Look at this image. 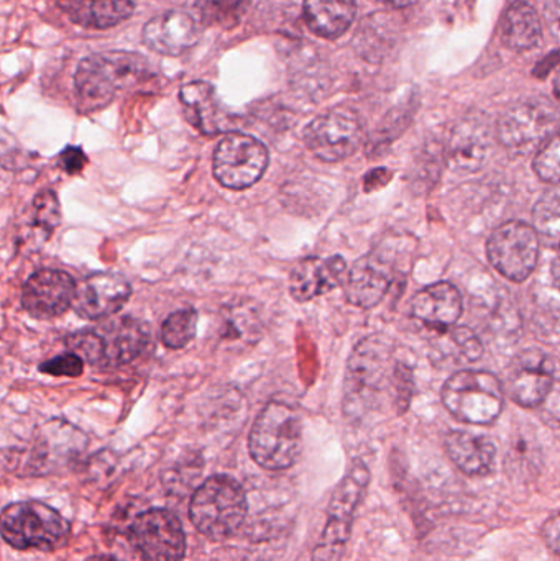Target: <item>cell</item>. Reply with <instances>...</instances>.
Listing matches in <instances>:
<instances>
[{"label":"cell","mask_w":560,"mask_h":561,"mask_svg":"<svg viewBox=\"0 0 560 561\" xmlns=\"http://www.w3.org/2000/svg\"><path fill=\"white\" fill-rule=\"evenodd\" d=\"M148 76L147 59L137 53L108 51L82 59L75 88L82 111H99L114 101L118 91L134 88Z\"/></svg>","instance_id":"obj_1"},{"label":"cell","mask_w":560,"mask_h":561,"mask_svg":"<svg viewBox=\"0 0 560 561\" xmlns=\"http://www.w3.org/2000/svg\"><path fill=\"white\" fill-rule=\"evenodd\" d=\"M301 448L302 424L298 412L286 402H270L250 432L253 461L265 470H288L298 461Z\"/></svg>","instance_id":"obj_2"},{"label":"cell","mask_w":560,"mask_h":561,"mask_svg":"<svg viewBox=\"0 0 560 561\" xmlns=\"http://www.w3.org/2000/svg\"><path fill=\"white\" fill-rule=\"evenodd\" d=\"M249 511L245 490L227 474H216L201 484L191 500L193 526L207 539L226 540L242 526Z\"/></svg>","instance_id":"obj_3"},{"label":"cell","mask_w":560,"mask_h":561,"mask_svg":"<svg viewBox=\"0 0 560 561\" xmlns=\"http://www.w3.org/2000/svg\"><path fill=\"white\" fill-rule=\"evenodd\" d=\"M0 527L7 546L39 552L61 549L71 534V526L58 511L33 500L3 507Z\"/></svg>","instance_id":"obj_4"},{"label":"cell","mask_w":560,"mask_h":561,"mask_svg":"<svg viewBox=\"0 0 560 561\" xmlns=\"http://www.w3.org/2000/svg\"><path fill=\"white\" fill-rule=\"evenodd\" d=\"M370 484V471L364 461L352 463L344 480L335 488L328 507V523L316 543L312 561H341L351 540L355 513Z\"/></svg>","instance_id":"obj_5"},{"label":"cell","mask_w":560,"mask_h":561,"mask_svg":"<svg viewBox=\"0 0 560 561\" xmlns=\"http://www.w3.org/2000/svg\"><path fill=\"white\" fill-rule=\"evenodd\" d=\"M443 402L457 419L473 425L493 424L505 404V386L493 373H456L443 388Z\"/></svg>","instance_id":"obj_6"},{"label":"cell","mask_w":560,"mask_h":561,"mask_svg":"<svg viewBox=\"0 0 560 561\" xmlns=\"http://www.w3.org/2000/svg\"><path fill=\"white\" fill-rule=\"evenodd\" d=\"M558 108L545 99L519 102L500 118L496 137L515 154L538 153L559 130Z\"/></svg>","instance_id":"obj_7"},{"label":"cell","mask_w":560,"mask_h":561,"mask_svg":"<svg viewBox=\"0 0 560 561\" xmlns=\"http://www.w3.org/2000/svg\"><path fill=\"white\" fill-rule=\"evenodd\" d=\"M541 239L535 227L522 220L503 224L490 236L487 255L493 268L506 279L523 283L533 275L539 260Z\"/></svg>","instance_id":"obj_8"},{"label":"cell","mask_w":560,"mask_h":561,"mask_svg":"<svg viewBox=\"0 0 560 561\" xmlns=\"http://www.w3.org/2000/svg\"><path fill=\"white\" fill-rule=\"evenodd\" d=\"M308 150L325 163L347 160L361 148L364 127L351 108L339 107L316 117L302 134Z\"/></svg>","instance_id":"obj_9"},{"label":"cell","mask_w":560,"mask_h":561,"mask_svg":"<svg viewBox=\"0 0 560 561\" xmlns=\"http://www.w3.org/2000/svg\"><path fill=\"white\" fill-rule=\"evenodd\" d=\"M268 160V150L262 141L250 135L229 134L214 153V176L227 190H247L262 180Z\"/></svg>","instance_id":"obj_10"},{"label":"cell","mask_w":560,"mask_h":561,"mask_svg":"<svg viewBox=\"0 0 560 561\" xmlns=\"http://www.w3.org/2000/svg\"><path fill=\"white\" fill-rule=\"evenodd\" d=\"M128 540L147 561H183L186 557V534L176 514L168 510L138 514L128 529Z\"/></svg>","instance_id":"obj_11"},{"label":"cell","mask_w":560,"mask_h":561,"mask_svg":"<svg viewBox=\"0 0 560 561\" xmlns=\"http://www.w3.org/2000/svg\"><path fill=\"white\" fill-rule=\"evenodd\" d=\"M556 381L555 362L539 350H526L510 365L505 391L523 408H541Z\"/></svg>","instance_id":"obj_12"},{"label":"cell","mask_w":560,"mask_h":561,"mask_svg":"<svg viewBox=\"0 0 560 561\" xmlns=\"http://www.w3.org/2000/svg\"><path fill=\"white\" fill-rule=\"evenodd\" d=\"M85 447L81 431L68 422L52 421L38 428L26 454V473L48 474L75 460Z\"/></svg>","instance_id":"obj_13"},{"label":"cell","mask_w":560,"mask_h":561,"mask_svg":"<svg viewBox=\"0 0 560 561\" xmlns=\"http://www.w3.org/2000/svg\"><path fill=\"white\" fill-rule=\"evenodd\" d=\"M393 348L384 336H368L355 346L347 368V392L355 398L374 396L384 388L385 382L393 381L391 366Z\"/></svg>","instance_id":"obj_14"},{"label":"cell","mask_w":560,"mask_h":561,"mask_svg":"<svg viewBox=\"0 0 560 561\" xmlns=\"http://www.w3.org/2000/svg\"><path fill=\"white\" fill-rule=\"evenodd\" d=\"M76 290L75 279L68 273L39 270L23 286L22 306L35 319H55L75 304Z\"/></svg>","instance_id":"obj_15"},{"label":"cell","mask_w":560,"mask_h":561,"mask_svg":"<svg viewBox=\"0 0 560 561\" xmlns=\"http://www.w3.org/2000/svg\"><path fill=\"white\" fill-rule=\"evenodd\" d=\"M493 148V130L489 118L473 114L454 127L447 145V163L456 173L479 171L489 160Z\"/></svg>","instance_id":"obj_16"},{"label":"cell","mask_w":560,"mask_h":561,"mask_svg":"<svg viewBox=\"0 0 560 561\" xmlns=\"http://www.w3.org/2000/svg\"><path fill=\"white\" fill-rule=\"evenodd\" d=\"M130 294V284L124 276L95 273L79 284L72 306L84 319H107L122 309Z\"/></svg>","instance_id":"obj_17"},{"label":"cell","mask_w":560,"mask_h":561,"mask_svg":"<svg viewBox=\"0 0 560 561\" xmlns=\"http://www.w3.org/2000/svg\"><path fill=\"white\" fill-rule=\"evenodd\" d=\"M101 339L102 368L124 366L144 355L150 343V330L140 320L122 317L95 330Z\"/></svg>","instance_id":"obj_18"},{"label":"cell","mask_w":560,"mask_h":561,"mask_svg":"<svg viewBox=\"0 0 560 561\" xmlns=\"http://www.w3.org/2000/svg\"><path fill=\"white\" fill-rule=\"evenodd\" d=\"M199 38L201 26L196 19L178 10L153 16L144 28L145 45L161 55H181L193 48Z\"/></svg>","instance_id":"obj_19"},{"label":"cell","mask_w":560,"mask_h":561,"mask_svg":"<svg viewBox=\"0 0 560 561\" xmlns=\"http://www.w3.org/2000/svg\"><path fill=\"white\" fill-rule=\"evenodd\" d=\"M347 263L342 256H309L296 265L289 276V293L298 302H308L347 280Z\"/></svg>","instance_id":"obj_20"},{"label":"cell","mask_w":560,"mask_h":561,"mask_svg":"<svg viewBox=\"0 0 560 561\" xmlns=\"http://www.w3.org/2000/svg\"><path fill=\"white\" fill-rule=\"evenodd\" d=\"M411 310L424 325L444 333L453 329L462 316V294L453 283L439 280L416 294Z\"/></svg>","instance_id":"obj_21"},{"label":"cell","mask_w":560,"mask_h":561,"mask_svg":"<svg viewBox=\"0 0 560 561\" xmlns=\"http://www.w3.org/2000/svg\"><path fill=\"white\" fill-rule=\"evenodd\" d=\"M391 284V268L378 255H367L355 263L345 280L348 302L362 309L378 306Z\"/></svg>","instance_id":"obj_22"},{"label":"cell","mask_w":560,"mask_h":561,"mask_svg":"<svg viewBox=\"0 0 560 561\" xmlns=\"http://www.w3.org/2000/svg\"><path fill=\"white\" fill-rule=\"evenodd\" d=\"M446 451L467 477H487L495 470L496 445L485 435L454 431L447 434Z\"/></svg>","instance_id":"obj_23"},{"label":"cell","mask_w":560,"mask_h":561,"mask_svg":"<svg viewBox=\"0 0 560 561\" xmlns=\"http://www.w3.org/2000/svg\"><path fill=\"white\" fill-rule=\"evenodd\" d=\"M184 117L204 135H216L224 128V112L213 85L196 81L180 92Z\"/></svg>","instance_id":"obj_24"},{"label":"cell","mask_w":560,"mask_h":561,"mask_svg":"<svg viewBox=\"0 0 560 561\" xmlns=\"http://www.w3.org/2000/svg\"><path fill=\"white\" fill-rule=\"evenodd\" d=\"M58 3L72 22L89 28L118 25L135 9V0H58Z\"/></svg>","instance_id":"obj_25"},{"label":"cell","mask_w":560,"mask_h":561,"mask_svg":"<svg viewBox=\"0 0 560 561\" xmlns=\"http://www.w3.org/2000/svg\"><path fill=\"white\" fill-rule=\"evenodd\" d=\"M357 15L355 0H305L309 28L322 38H339L351 28Z\"/></svg>","instance_id":"obj_26"},{"label":"cell","mask_w":560,"mask_h":561,"mask_svg":"<svg viewBox=\"0 0 560 561\" xmlns=\"http://www.w3.org/2000/svg\"><path fill=\"white\" fill-rule=\"evenodd\" d=\"M503 42L516 51L535 48L542 36L541 19L529 3L515 2L506 10L502 25Z\"/></svg>","instance_id":"obj_27"},{"label":"cell","mask_w":560,"mask_h":561,"mask_svg":"<svg viewBox=\"0 0 560 561\" xmlns=\"http://www.w3.org/2000/svg\"><path fill=\"white\" fill-rule=\"evenodd\" d=\"M533 227L546 247L560 250V190L542 194L533 209Z\"/></svg>","instance_id":"obj_28"},{"label":"cell","mask_w":560,"mask_h":561,"mask_svg":"<svg viewBox=\"0 0 560 561\" xmlns=\"http://www.w3.org/2000/svg\"><path fill=\"white\" fill-rule=\"evenodd\" d=\"M196 5L206 25L232 28L245 15L250 0H197Z\"/></svg>","instance_id":"obj_29"},{"label":"cell","mask_w":560,"mask_h":561,"mask_svg":"<svg viewBox=\"0 0 560 561\" xmlns=\"http://www.w3.org/2000/svg\"><path fill=\"white\" fill-rule=\"evenodd\" d=\"M197 312L191 307L176 310L164 320L161 327V340L168 348H184L196 335Z\"/></svg>","instance_id":"obj_30"},{"label":"cell","mask_w":560,"mask_h":561,"mask_svg":"<svg viewBox=\"0 0 560 561\" xmlns=\"http://www.w3.org/2000/svg\"><path fill=\"white\" fill-rule=\"evenodd\" d=\"M535 435H526L525 432H519L512 442L508 458H506L505 467L512 474H532L536 471V463H538V447H536Z\"/></svg>","instance_id":"obj_31"},{"label":"cell","mask_w":560,"mask_h":561,"mask_svg":"<svg viewBox=\"0 0 560 561\" xmlns=\"http://www.w3.org/2000/svg\"><path fill=\"white\" fill-rule=\"evenodd\" d=\"M61 220L58 197L52 191H43L33 201L32 222L39 232L48 237Z\"/></svg>","instance_id":"obj_32"},{"label":"cell","mask_w":560,"mask_h":561,"mask_svg":"<svg viewBox=\"0 0 560 561\" xmlns=\"http://www.w3.org/2000/svg\"><path fill=\"white\" fill-rule=\"evenodd\" d=\"M533 167L545 183L560 184V130L536 153Z\"/></svg>","instance_id":"obj_33"},{"label":"cell","mask_w":560,"mask_h":561,"mask_svg":"<svg viewBox=\"0 0 560 561\" xmlns=\"http://www.w3.org/2000/svg\"><path fill=\"white\" fill-rule=\"evenodd\" d=\"M446 333L447 343L454 346V350L467 362H477L482 356V343L472 330L467 327H457V329L453 327Z\"/></svg>","instance_id":"obj_34"},{"label":"cell","mask_w":560,"mask_h":561,"mask_svg":"<svg viewBox=\"0 0 560 561\" xmlns=\"http://www.w3.org/2000/svg\"><path fill=\"white\" fill-rule=\"evenodd\" d=\"M82 369H84V359L72 352L55 356L39 365V371L46 375L69 376V378H78L82 375Z\"/></svg>","instance_id":"obj_35"},{"label":"cell","mask_w":560,"mask_h":561,"mask_svg":"<svg viewBox=\"0 0 560 561\" xmlns=\"http://www.w3.org/2000/svg\"><path fill=\"white\" fill-rule=\"evenodd\" d=\"M413 375L411 369L408 368L403 363H398L395 366L393 381H391V388L395 391V402H397L398 411L403 414L407 411L408 405L411 402V396H413Z\"/></svg>","instance_id":"obj_36"},{"label":"cell","mask_w":560,"mask_h":561,"mask_svg":"<svg viewBox=\"0 0 560 561\" xmlns=\"http://www.w3.org/2000/svg\"><path fill=\"white\" fill-rule=\"evenodd\" d=\"M85 157L81 148H66L59 157V167L69 174L79 173L84 168Z\"/></svg>","instance_id":"obj_37"},{"label":"cell","mask_w":560,"mask_h":561,"mask_svg":"<svg viewBox=\"0 0 560 561\" xmlns=\"http://www.w3.org/2000/svg\"><path fill=\"white\" fill-rule=\"evenodd\" d=\"M542 537H545L546 546L560 559V514H555L546 520L542 526Z\"/></svg>","instance_id":"obj_38"},{"label":"cell","mask_w":560,"mask_h":561,"mask_svg":"<svg viewBox=\"0 0 560 561\" xmlns=\"http://www.w3.org/2000/svg\"><path fill=\"white\" fill-rule=\"evenodd\" d=\"M542 417L560 427V382L556 381L551 394L542 402Z\"/></svg>","instance_id":"obj_39"},{"label":"cell","mask_w":560,"mask_h":561,"mask_svg":"<svg viewBox=\"0 0 560 561\" xmlns=\"http://www.w3.org/2000/svg\"><path fill=\"white\" fill-rule=\"evenodd\" d=\"M552 280H555V286L560 290V255L552 263Z\"/></svg>","instance_id":"obj_40"},{"label":"cell","mask_w":560,"mask_h":561,"mask_svg":"<svg viewBox=\"0 0 560 561\" xmlns=\"http://www.w3.org/2000/svg\"><path fill=\"white\" fill-rule=\"evenodd\" d=\"M380 2L387 3V5L397 7V9H403V7L413 5L418 0H380Z\"/></svg>","instance_id":"obj_41"},{"label":"cell","mask_w":560,"mask_h":561,"mask_svg":"<svg viewBox=\"0 0 560 561\" xmlns=\"http://www.w3.org/2000/svg\"><path fill=\"white\" fill-rule=\"evenodd\" d=\"M85 561H121V560H117V559H115V557H112V556H94V557H89V559Z\"/></svg>","instance_id":"obj_42"},{"label":"cell","mask_w":560,"mask_h":561,"mask_svg":"<svg viewBox=\"0 0 560 561\" xmlns=\"http://www.w3.org/2000/svg\"><path fill=\"white\" fill-rule=\"evenodd\" d=\"M555 92H556V98H558V101L560 102V72L558 75V78H556V81H555Z\"/></svg>","instance_id":"obj_43"}]
</instances>
